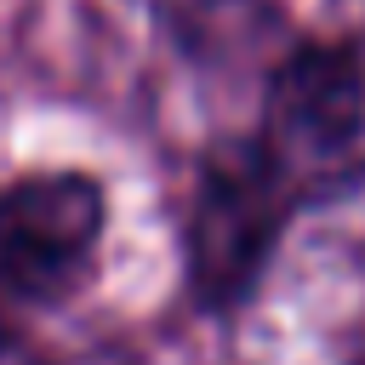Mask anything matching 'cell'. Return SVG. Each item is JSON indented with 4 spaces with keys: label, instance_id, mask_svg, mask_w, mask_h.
<instances>
[{
    "label": "cell",
    "instance_id": "cell-6",
    "mask_svg": "<svg viewBox=\"0 0 365 365\" xmlns=\"http://www.w3.org/2000/svg\"><path fill=\"white\" fill-rule=\"evenodd\" d=\"M0 336H6V325H0Z\"/></svg>",
    "mask_w": 365,
    "mask_h": 365
},
{
    "label": "cell",
    "instance_id": "cell-2",
    "mask_svg": "<svg viewBox=\"0 0 365 365\" xmlns=\"http://www.w3.org/2000/svg\"><path fill=\"white\" fill-rule=\"evenodd\" d=\"M103 240V188L86 171H29L0 188V291L63 302L91 274Z\"/></svg>",
    "mask_w": 365,
    "mask_h": 365
},
{
    "label": "cell",
    "instance_id": "cell-4",
    "mask_svg": "<svg viewBox=\"0 0 365 365\" xmlns=\"http://www.w3.org/2000/svg\"><path fill=\"white\" fill-rule=\"evenodd\" d=\"M285 194H279V165L251 143L228 148L222 160H211L200 194H194V217H188V274L194 291L205 302H228L234 285L245 279V268L257 262L268 228L279 222Z\"/></svg>",
    "mask_w": 365,
    "mask_h": 365
},
{
    "label": "cell",
    "instance_id": "cell-1",
    "mask_svg": "<svg viewBox=\"0 0 365 365\" xmlns=\"http://www.w3.org/2000/svg\"><path fill=\"white\" fill-rule=\"evenodd\" d=\"M222 314L228 365H365V160L285 200Z\"/></svg>",
    "mask_w": 365,
    "mask_h": 365
},
{
    "label": "cell",
    "instance_id": "cell-5",
    "mask_svg": "<svg viewBox=\"0 0 365 365\" xmlns=\"http://www.w3.org/2000/svg\"><path fill=\"white\" fill-rule=\"evenodd\" d=\"M0 365H91V359H46V354H34L23 336H0Z\"/></svg>",
    "mask_w": 365,
    "mask_h": 365
},
{
    "label": "cell",
    "instance_id": "cell-3",
    "mask_svg": "<svg viewBox=\"0 0 365 365\" xmlns=\"http://www.w3.org/2000/svg\"><path fill=\"white\" fill-rule=\"evenodd\" d=\"M365 125V57L342 40H302L268 74L257 148L285 171L348 154Z\"/></svg>",
    "mask_w": 365,
    "mask_h": 365
}]
</instances>
